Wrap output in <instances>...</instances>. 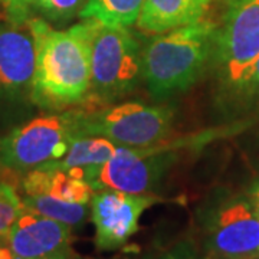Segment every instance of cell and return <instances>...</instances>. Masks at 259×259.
Segmentation results:
<instances>
[{
  "label": "cell",
  "instance_id": "16",
  "mask_svg": "<svg viewBox=\"0 0 259 259\" xmlns=\"http://www.w3.org/2000/svg\"><path fill=\"white\" fill-rule=\"evenodd\" d=\"M144 0H87L79 12L82 19H95L105 25L131 26L137 23Z\"/></svg>",
  "mask_w": 259,
  "mask_h": 259
},
{
  "label": "cell",
  "instance_id": "5",
  "mask_svg": "<svg viewBox=\"0 0 259 259\" xmlns=\"http://www.w3.org/2000/svg\"><path fill=\"white\" fill-rule=\"evenodd\" d=\"M171 121L170 108L141 102H124L111 108L74 114L76 137L98 136L127 147H147L164 139Z\"/></svg>",
  "mask_w": 259,
  "mask_h": 259
},
{
  "label": "cell",
  "instance_id": "9",
  "mask_svg": "<svg viewBox=\"0 0 259 259\" xmlns=\"http://www.w3.org/2000/svg\"><path fill=\"white\" fill-rule=\"evenodd\" d=\"M157 202L148 194L118 190H98L91 199V218L95 226V245L101 250L118 249L139 231L143 212Z\"/></svg>",
  "mask_w": 259,
  "mask_h": 259
},
{
  "label": "cell",
  "instance_id": "1",
  "mask_svg": "<svg viewBox=\"0 0 259 259\" xmlns=\"http://www.w3.org/2000/svg\"><path fill=\"white\" fill-rule=\"evenodd\" d=\"M28 23L36 51L32 100L51 108L82 101L91 91V72L81 37L72 28L56 30L42 18Z\"/></svg>",
  "mask_w": 259,
  "mask_h": 259
},
{
  "label": "cell",
  "instance_id": "12",
  "mask_svg": "<svg viewBox=\"0 0 259 259\" xmlns=\"http://www.w3.org/2000/svg\"><path fill=\"white\" fill-rule=\"evenodd\" d=\"M23 190L26 194H48L64 202L81 204L90 203L94 194V189L87 180L55 163L32 168L23 180Z\"/></svg>",
  "mask_w": 259,
  "mask_h": 259
},
{
  "label": "cell",
  "instance_id": "25",
  "mask_svg": "<svg viewBox=\"0 0 259 259\" xmlns=\"http://www.w3.org/2000/svg\"><path fill=\"white\" fill-rule=\"evenodd\" d=\"M5 2H6V0H0V3H2V5H3V3H5Z\"/></svg>",
  "mask_w": 259,
  "mask_h": 259
},
{
  "label": "cell",
  "instance_id": "2",
  "mask_svg": "<svg viewBox=\"0 0 259 259\" xmlns=\"http://www.w3.org/2000/svg\"><path fill=\"white\" fill-rule=\"evenodd\" d=\"M216 26L199 20L154 37L143 51V78L156 100L192 87L210 61Z\"/></svg>",
  "mask_w": 259,
  "mask_h": 259
},
{
  "label": "cell",
  "instance_id": "15",
  "mask_svg": "<svg viewBox=\"0 0 259 259\" xmlns=\"http://www.w3.org/2000/svg\"><path fill=\"white\" fill-rule=\"evenodd\" d=\"M117 148L118 146L115 143L98 136L74 137L65 157L54 163L65 170L101 166L115 154Z\"/></svg>",
  "mask_w": 259,
  "mask_h": 259
},
{
  "label": "cell",
  "instance_id": "7",
  "mask_svg": "<svg viewBox=\"0 0 259 259\" xmlns=\"http://www.w3.org/2000/svg\"><path fill=\"white\" fill-rule=\"evenodd\" d=\"M213 61L222 82L233 91L259 58V0L232 5L216 30Z\"/></svg>",
  "mask_w": 259,
  "mask_h": 259
},
{
  "label": "cell",
  "instance_id": "6",
  "mask_svg": "<svg viewBox=\"0 0 259 259\" xmlns=\"http://www.w3.org/2000/svg\"><path fill=\"white\" fill-rule=\"evenodd\" d=\"M74 137V114L42 115L0 140V161L19 171L54 163L65 157Z\"/></svg>",
  "mask_w": 259,
  "mask_h": 259
},
{
  "label": "cell",
  "instance_id": "24",
  "mask_svg": "<svg viewBox=\"0 0 259 259\" xmlns=\"http://www.w3.org/2000/svg\"><path fill=\"white\" fill-rule=\"evenodd\" d=\"M228 2H229V3H232V5H233V3H236V2H239V0H228Z\"/></svg>",
  "mask_w": 259,
  "mask_h": 259
},
{
  "label": "cell",
  "instance_id": "19",
  "mask_svg": "<svg viewBox=\"0 0 259 259\" xmlns=\"http://www.w3.org/2000/svg\"><path fill=\"white\" fill-rule=\"evenodd\" d=\"M242 102H246L249 105H258L259 104V58L252 65L248 75L233 91Z\"/></svg>",
  "mask_w": 259,
  "mask_h": 259
},
{
  "label": "cell",
  "instance_id": "13",
  "mask_svg": "<svg viewBox=\"0 0 259 259\" xmlns=\"http://www.w3.org/2000/svg\"><path fill=\"white\" fill-rule=\"evenodd\" d=\"M212 0H144L137 26L148 33H163L202 20Z\"/></svg>",
  "mask_w": 259,
  "mask_h": 259
},
{
  "label": "cell",
  "instance_id": "22",
  "mask_svg": "<svg viewBox=\"0 0 259 259\" xmlns=\"http://www.w3.org/2000/svg\"><path fill=\"white\" fill-rule=\"evenodd\" d=\"M0 259H25L20 258L18 255H15L8 245H2L0 243Z\"/></svg>",
  "mask_w": 259,
  "mask_h": 259
},
{
  "label": "cell",
  "instance_id": "18",
  "mask_svg": "<svg viewBox=\"0 0 259 259\" xmlns=\"http://www.w3.org/2000/svg\"><path fill=\"white\" fill-rule=\"evenodd\" d=\"M22 210L23 203L16 190L8 183L0 182V238H6Z\"/></svg>",
  "mask_w": 259,
  "mask_h": 259
},
{
  "label": "cell",
  "instance_id": "11",
  "mask_svg": "<svg viewBox=\"0 0 259 259\" xmlns=\"http://www.w3.org/2000/svg\"><path fill=\"white\" fill-rule=\"evenodd\" d=\"M72 226L23 207L6 235L10 250L25 259H49L71 249Z\"/></svg>",
  "mask_w": 259,
  "mask_h": 259
},
{
  "label": "cell",
  "instance_id": "8",
  "mask_svg": "<svg viewBox=\"0 0 259 259\" xmlns=\"http://www.w3.org/2000/svg\"><path fill=\"white\" fill-rule=\"evenodd\" d=\"M171 153H161L160 148L118 146L115 154L101 166L81 168L94 192L118 190L131 194H147L171 166Z\"/></svg>",
  "mask_w": 259,
  "mask_h": 259
},
{
  "label": "cell",
  "instance_id": "26",
  "mask_svg": "<svg viewBox=\"0 0 259 259\" xmlns=\"http://www.w3.org/2000/svg\"><path fill=\"white\" fill-rule=\"evenodd\" d=\"M255 259H259V256H256V258H255Z\"/></svg>",
  "mask_w": 259,
  "mask_h": 259
},
{
  "label": "cell",
  "instance_id": "20",
  "mask_svg": "<svg viewBox=\"0 0 259 259\" xmlns=\"http://www.w3.org/2000/svg\"><path fill=\"white\" fill-rule=\"evenodd\" d=\"M158 259H210L209 256H203L199 249L194 246L192 242H179L171 249L163 253Z\"/></svg>",
  "mask_w": 259,
  "mask_h": 259
},
{
  "label": "cell",
  "instance_id": "17",
  "mask_svg": "<svg viewBox=\"0 0 259 259\" xmlns=\"http://www.w3.org/2000/svg\"><path fill=\"white\" fill-rule=\"evenodd\" d=\"M23 207L55 219L68 226H75L85 221L88 214V204L69 203L48 194H26L22 199Z\"/></svg>",
  "mask_w": 259,
  "mask_h": 259
},
{
  "label": "cell",
  "instance_id": "10",
  "mask_svg": "<svg viewBox=\"0 0 259 259\" xmlns=\"http://www.w3.org/2000/svg\"><path fill=\"white\" fill-rule=\"evenodd\" d=\"M35 66V40L28 20L0 23V100L32 97Z\"/></svg>",
  "mask_w": 259,
  "mask_h": 259
},
{
  "label": "cell",
  "instance_id": "21",
  "mask_svg": "<svg viewBox=\"0 0 259 259\" xmlns=\"http://www.w3.org/2000/svg\"><path fill=\"white\" fill-rule=\"evenodd\" d=\"M248 197L250 199V202H252V204H253V207H255V210H256L259 216V180L250 187Z\"/></svg>",
  "mask_w": 259,
  "mask_h": 259
},
{
  "label": "cell",
  "instance_id": "4",
  "mask_svg": "<svg viewBox=\"0 0 259 259\" xmlns=\"http://www.w3.org/2000/svg\"><path fill=\"white\" fill-rule=\"evenodd\" d=\"M199 223L210 259L259 256V216L248 196L213 199L199 210Z\"/></svg>",
  "mask_w": 259,
  "mask_h": 259
},
{
  "label": "cell",
  "instance_id": "3",
  "mask_svg": "<svg viewBox=\"0 0 259 259\" xmlns=\"http://www.w3.org/2000/svg\"><path fill=\"white\" fill-rule=\"evenodd\" d=\"M72 29L87 49L91 90L95 95L115 98L137 85L143 75V52L127 26L83 19Z\"/></svg>",
  "mask_w": 259,
  "mask_h": 259
},
{
  "label": "cell",
  "instance_id": "14",
  "mask_svg": "<svg viewBox=\"0 0 259 259\" xmlns=\"http://www.w3.org/2000/svg\"><path fill=\"white\" fill-rule=\"evenodd\" d=\"M85 3V0H6L3 6L13 22H26L30 13H39L52 22H62L79 15Z\"/></svg>",
  "mask_w": 259,
  "mask_h": 259
},
{
  "label": "cell",
  "instance_id": "27",
  "mask_svg": "<svg viewBox=\"0 0 259 259\" xmlns=\"http://www.w3.org/2000/svg\"><path fill=\"white\" fill-rule=\"evenodd\" d=\"M0 5H2V3H0Z\"/></svg>",
  "mask_w": 259,
  "mask_h": 259
},
{
  "label": "cell",
  "instance_id": "23",
  "mask_svg": "<svg viewBox=\"0 0 259 259\" xmlns=\"http://www.w3.org/2000/svg\"><path fill=\"white\" fill-rule=\"evenodd\" d=\"M49 259H83L81 256H78L76 253L72 252V249H68L62 252V253H59V255H55V256H52V258Z\"/></svg>",
  "mask_w": 259,
  "mask_h": 259
}]
</instances>
